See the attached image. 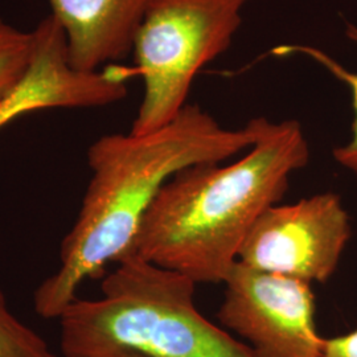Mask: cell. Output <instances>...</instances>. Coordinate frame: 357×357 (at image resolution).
I'll return each instance as SVG.
<instances>
[{
	"label": "cell",
	"mask_w": 357,
	"mask_h": 357,
	"mask_svg": "<svg viewBox=\"0 0 357 357\" xmlns=\"http://www.w3.org/2000/svg\"><path fill=\"white\" fill-rule=\"evenodd\" d=\"M261 116L243 128H222L199 105L187 103L168 125L149 134H109L89 147L91 178L72 230L60 249V266L33 295L35 311L59 319L81 283L128 255L142 220L169 178L187 167L221 163L249 150Z\"/></svg>",
	"instance_id": "1"
},
{
	"label": "cell",
	"mask_w": 357,
	"mask_h": 357,
	"mask_svg": "<svg viewBox=\"0 0 357 357\" xmlns=\"http://www.w3.org/2000/svg\"><path fill=\"white\" fill-rule=\"evenodd\" d=\"M308 162L310 146L298 121L261 116L258 138L240 160L187 167L167 181L128 255L196 284L224 283L255 220L281 202L291 175Z\"/></svg>",
	"instance_id": "2"
},
{
	"label": "cell",
	"mask_w": 357,
	"mask_h": 357,
	"mask_svg": "<svg viewBox=\"0 0 357 357\" xmlns=\"http://www.w3.org/2000/svg\"><path fill=\"white\" fill-rule=\"evenodd\" d=\"M102 282V296L70 303L60 320L64 357H255L205 319L196 283L125 255Z\"/></svg>",
	"instance_id": "3"
},
{
	"label": "cell",
	"mask_w": 357,
	"mask_h": 357,
	"mask_svg": "<svg viewBox=\"0 0 357 357\" xmlns=\"http://www.w3.org/2000/svg\"><path fill=\"white\" fill-rule=\"evenodd\" d=\"M253 0H150L132 45L143 98L131 134H149L187 105L205 65L229 48Z\"/></svg>",
	"instance_id": "4"
},
{
	"label": "cell",
	"mask_w": 357,
	"mask_h": 357,
	"mask_svg": "<svg viewBox=\"0 0 357 357\" xmlns=\"http://www.w3.org/2000/svg\"><path fill=\"white\" fill-rule=\"evenodd\" d=\"M351 234L340 196L317 193L294 204L268 206L246 234L237 261L310 284L324 283L339 266Z\"/></svg>",
	"instance_id": "5"
},
{
	"label": "cell",
	"mask_w": 357,
	"mask_h": 357,
	"mask_svg": "<svg viewBox=\"0 0 357 357\" xmlns=\"http://www.w3.org/2000/svg\"><path fill=\"white\" fill-rule=\"evenodd\" d=\"M220 323L246 342L255 357H320L315 296L307 282L236 262L224 281Z\"/></svg>",
	"instance_id": "6"
},
{
	"label": "cell",
	"mask_w": 357,
	"mask_h": 357,
	"mask_svg": "<svg viewBox=\"0 0 357 357\" xmlns=\"http://www.w3.org/2000/svg\"><path fill=\"white\" fill-rule=\"evenodd\" d=\"M32 33L31 66L17 88L0 100V128L36 110L102 107L128 97L131 69H75L69 63L64 32L51 15L40 20Z\"/></svg>",
	"instance_id": "7"
},
{
	"label": "cell",
	"mask_w": 357,
	"mask_h": 357,
	"mask_svg": "<svg viewBox=\"0 0 357 357\" xmlns=\"http://www.w3.org/2000/svg\"><path fill=\"white\" fill-rule=\"evenodd\" d=\"M61 26L70 65L97 72L132 52L150 0H48Z\"/></svg>",
	"instance_id": "8"
},
{
	"label": "cell",
	"mask_w": 357,
	"mask_h": 357,
	"mask_svg": "<svg viewBox=\"0 0 357 357\" xmlns=\"http://www.w3.org/2000/svg\"><path fill=\"white\" fill-rule=\"evenodd\" d=\"M345 36L349 41L357 45V26L347 22L345 23ZM277 56H287V54H301L312 60L314 63L326 69L331 76L335 77L337 81L343 82L349 90L351 100H352V109H354V122L351 126V137L344 144L337 146L333 149V159L340 166L352 172L357 176V72L347 69L344 65L340 64L335 60L328 53L315 48L312 45L306 44H289L277 47L274 51Z\"/></svg>",
	"instance_id": "9"
},
{
	"label": "cell",
	"mask_w": 357,
	"mask_h": 357,
	"mask_svg": "<svg viewBox=\"0 0 357 357\" xmlns=\"http://www.w3.org/2000/svg\"><path fill=\"white\" fill-rule=\"evenodd\" d=\"M33 56V33L0 17V100L24 79Z\"/></svg>",
	"instance_id": "10"
},
{
	"label": "cell",
	"mask_w": 357,
	"mask_h": 357,
	"mask_svg": "<svg viewBox=\"0 0 357 357\" xmlns=\"http://www.w3.org/2000/svg\"><path fill=\"white\" fill-rule=\"evenodd\" d=\"M0 357H59L40 335L13 315L1 289Z\"/></svg>",
	"instance_id": "11"
},
{
	"label": "cell",
	"mask_w": 357,
	"mask_h": 357,
	"mask_svg": "<svg viewBox=\"0 0 357 357\" xmlns=\"http://www.w3.org/2000/svg\"><path fill=\"white\" fill-rule=\"evenodd\" d=\"M320 357H357V330L326 339Z\"/></svg>",
	"instance_id": "12"
}]
</instances>
